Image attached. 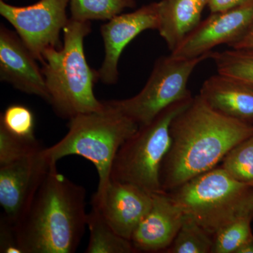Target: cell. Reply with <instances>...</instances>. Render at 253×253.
<instances>
[{
    "mask_svg": "<svg viewBox=\"0 0 253 253\" xmlns=\"http://www.w3.org/2000/svg\"><path fill=\"white\" fill-rule=\"evenodd\" d=\"M16 32L1 25L0 79L16 89L36 95L49 103V94L42 69Z\"/></svg>",
    "mask_w": 253,
    "mask_h": 253,
    "instance_id": "obj_13",
    "label": "cell"
},
{
    "mask_svg": "<svg viewBox=\"0 0 253 253\" xmlns=\"http://www.w3.org/2000/svg\"><path fill=\"white\" fill-rule=\"evenodd\" d=\"M70 0H40L26 6L0 1V14L11 23L37 61L50 48H61V31L68 21L66 8Z\"/></svg>",
    "mask_w": 253,
    "mask_h": 253,
    "instance_id": "obj_8",
    "label": "cell"
},
{
    "mask_svg": "<svg viewBox=\"0 0 253 253\" xmlns=\"http://www.w3.org/2000/svg\"><path fill=\"white\" fill-rule=\"evenodd\" d=\"M63 31V45L50 48L43 54V76L55 113L63 118L101 111L104 102L96 99L94 83L98 71L86 61L84 40L90 33L91 23L70 18Z\"/></svg>",
    "mask_w": 253,
    "mask_h": 253,
    "instance_id": "obj_3",
    "label": "cell"
},
{
    "mask_svg": "<svg viewBox=\"0 0 253 253\" xmlns=\"http://www.w3.org/2000/svg\"><path fill=\"white\" fill-rule=\"evenodd\" d=\"M0 126L15 136L27 139L36 138L34 115L24 105L12 104L6 108L1 115Z\"/></svg>",
    "mask_w": 253,
    "mask_h": 253,
    "instance_id": "obj_24",
    "label": "cell"
},
{
    "mask_svg": "<svg viewBox=\"0 0 253 253\" xmlns=\"http://www.w3.org/2000/svg\"><path fill=\"white\" fill-rule=\"evenodd\" d=\"M212 52L190 59H177L171 54L162 56L155 63L140 92L129 99L106 102L139 126H146L171 105L193 97L187 87L191 73L200 63L211 59Z\"/></svg>",
    "mask_w": 253,
    "mask_h": 253,
    "instance_id": "obj_7",
    "label": "cell"
},
{
    "mask_svg": "<svg viewBox=\"0 0 253 253\" xmlns=\"http://www.w3.org/2000/svg\"><path fill=\"white\" fill-rule=\"evenodd\" d=\"M86 226L89 231V241L85 253H137L131 241L113 230L94 205L91 204V211L87 213Z\"/></svg>",
    "mask_w": 253,
    "mask_h": 253,
    "instance_id": "obj_17",
    "label": "cell"
},
{
    "mask_svg": "<svg viewBox=\"0 0 253 253\" xmlns=\"http://www.w3.org/2000/svg\"><path fill=\"white\" fill-rule=\"evenodd\" d=\"M253 22V0L234 9L212 13L170 54L177 59H194L212 52L220 44L231 46L244 36Z\"/></svg>",
    "mask_w": 253,
    "mask_h": 253,
    "instance_id": "obj_9",
    "label": "cell"
},
{
    "mask_svg": "<svg viewBox=\"0 0 253 253\" xmlns=\"http://www.w3.org/2000/svg\"><path fill=\"white\" fill-rule=\"evenodd\" d=\"M221 167L236 180L253 186V135L231 149Z\"/></svg>",
    "mask_w": 253,
    "mask_h": 253,
    "instance_id": "obj_22",
    "label": "cell"
},
{
    "mask_svg": "<svg viewBox=\"0 0 253 253\" xmlns=\"http://www.w3.org/2000/svg\"><path fill=\"white\" fill-rule=\"evenodd\" d=\"M86 191L53 163L29 207L15 224L22 253H73L86 226Z\"/></svg>",
    "mask_w": 253,
    "mask_h": 253,
    "instance_id": "obj_2",
    "label": "cell"
},
{
    "mask_svg": "<svg viewBox=\"0 0 253 253\" xmlns=\"http://www.w3.org/2000/svg\"><path fill=\"white\" fill-rule=\"evenodd\" d=\"M212 244V236L194 218L185 214L180 229L165 253H211Z\"/></svg>",
    "mask_w": 253,
    "mask_h": 253,
    "instance_id": "obj_19",
    "label": "cell"
},
{
    "mask_svg": "<svg viewBox=\"0 0 253 253\" xmlns=\"http://www.w3.org/2000/svg\"><path fill=\"white\" fill-rule=\"evenodd\" d=\"M0 253H22L14 224L4 214L0 218Z\"/></svg>",
    "mask_w": 253,
    "mask_h": 253,
    "instance_id": "obj_25",
    "label": "cell"
},
{
    "mask_svg": "<svg viewBox=\"0 0 253 253\" xmlns=\"http://www.w3.org/2000/svg\"><path fill=\"white\" fill-rule=\"evenodd\" d=\"M230 47L233 49H253V22L244 36Z\"/></svg>",
    "mask_w": 253,
    "mask_h": 253,
    "instance_id": "obj_27",
    "label": "cell"
},
{
    "mask_svg": "<svg viewBox=\"0 0 253 253\" xmlns=\"http://www.w3.org/2000/svg\"><path fill=\"white\" fill-rule=\"evenodd\" d=\"M253 214L236 218L212 236L211 253H236L246 241L252 239Z\"/></svg>",
    "mask_w": 253,
    "mask_h": 253,
    "instance_id": "obj_21",
    "label": "cell"
},
{
    "mask_svg": "<svg viewBox=\"0 0 253 253\" xmlns=\"http://www.w3.org/2000/svg\"><path fill=\"white\" fill-rule=\"evenodd\" d=\"M170 135L160 174L164 192L215 168L231 149L253 135V126L223 116L199 94L174 118Z\"/></svg>",
    "mask_w": 253,
    "mask_h": 253,
    "instance_id": "obj_1",
    "label": "cell"
},
{
    "mask_svg": "<svg viewBox=\"0 0 253 253\" xmlns=\"http://www.w3.org/2000/svg\"><path fill=\"white\" fill-rule=\"evenodd\" d=\"M104 103L101 111L82 113L69 119L67 134L44 149L46 156L54 163L73 155L92 163L99 176L97 191L93 196L97 199L104 195L111 181L118 150L139 128L130 118Z\"/></svg>",
    "mask_w": 253,
    "mask_h": 253,
    "instance_id": "obj_4",
    "label": "cell"
},
{
    "mask_svg": "<svg viewBox=\"0 0 253 253\" xmlns=\"http://www.w3.org/2000/svg\"><path fill=\"white\" fill-rule=\"evenodd\" d=\"M236 253H253V237L243 244Z\"/></svg>",
    "mask_w": 253,
    "mask_h": 253,
    "instance_id": "obj_28",
    "label": "cell"
},
{
    "mask_svg": "<svg viewBox=\"0 0 253 253\" xmlns=\"http://www.w3.org/2000/svg\"><path fill=\"white\" fill-rule=\"evenodd\" d=\"M199 95L223 116L253 126V88L217 73L205 81Z\"/></svg>",
    "mask_w": 253,
    "mask_h": 253,
    "instance_id": "obj_15",
    "label": "cell"
},
{
    "mask_svg": "<svg viewBox=\"0 0 253 253\" xmlns=\"http://www.w3.org/2000/svg\"><path fill=\"white\" fill-rule=\"evenodd\" d=\"M184 212L167 192L153 194V204L133 234L136 252L165 253L180 229Z\"/></svg>",
    "mask_w": 253,
    "mask_h": 253,
    "instance_id": "obj_14",
    "label": "cell"
},
{
    "mask_svg": "<svg viewBox=\"0 0 253 253\" xmlns=\"http://www.w3.org/2000/svg\"><path fill=\"white\" fill-rule=\"evenodd\" d=\"M159 21V2H154L118 15L101 26L105 56L98 71L100 81L108 84L117 83L118 62L123 50L142 32L158 30Z\"/></svg>",
    "mask_w": 253,
    "mask_h": 253,
    "instance_id": "obj_11",
    "label": "cell"
},
{
    "mask_svg": "<svg viewBox=\"0 0 253 253\" xmlns=\"http://www.w3.org/2000/svg\"><path fill=\"white\" fill-rule=\"evenodd\" d=\"M208 0H162L159 1L157 31L172 51L201 23Z\"/></svg>",
    "mask_w": 253,
    "mask_h": 253,
    "instance_id": "obj_16",
    "label": "cell"
},
{
    "mask_svg": "<svg viewBox=\"0 0 253 253\" xmlns=\"http://www.w3.org/2000/svg\"><path fill=\"white\" fill-rule=\"evenodd\" d=\"M71 18L79 21H106L136 5L135 0H70Z\"/></svg>",
    "mask_w": 253,
    "mask_h": 253,
    "instance_id": "obj_20",
    "label": "cell"
},
{
    "mask_svg": "<svg viewBox=\"0 0 253 253\" xmlns=\"http://www.w3.org/2000/svg\"><path fill=\"white\" fill-rule=\"evenodd\" d=\"M43 149L36 138L27 139L15 136L0 126V166L16 162Z\"/></svg>",
    "mask_w": 253,
    "mask_h": 253,
    "instance_id": "obj_23",
    "label": "cell"
},
{
    "mask_svg": "<svg viewBox=\"0 0 253 253\" xmlns=\"http://www.w3.org/2000/svg\"><path fill=\"white\" fill-rule=\"evenodd\" d=\"M253 0H208V6L211 13L221 12L234 9Z\"/></svg>",
    "mask_w": 253,
    "mask_h": 253,
    "instance_id": "obj_26",
    "label": "cell"
},
{
    "mask_svg": "<svg viewBox=\"0 0 253 253\" xmlns=\"http://www.w3.org/2000/svg\"><path fill=\"white\" fill-rule=\"evenodd\" d=\"M217 73L253 89V49H233L212 52Z\"/></svg>",
    "mask_w": 253,
    "mask_h": 253,
    "instance_id": "obj_18",
    "label": "cell"
},
{
    "mask_svg": "<svg viewBox=\"0 0 253 253\" xmlns=\"http://www.w3.org/2000/svg\"><path fill=\"white\" fill-rule=\"evenodd\" d=\"M167 193L212 236L236 218L253 214V186L236 180L221 167Z\"/></svg>",
    "mask_w": 253,
    "mask_h": 253,
    "instance_id": "obj_5",
    "label": "cell"
},
{
    "mask_svg": "<svg viewBox=\"0 0 253 253\" xmlns=\"http://www.w3.org/2000/svg\"><path fill=\"white\" fill-rule=\"evenodd\" d=\"M91 204L99 208L113 230L131 241L151 210L153 194L132 184L111 180L101 198L93 196Z\"/></svg>",
    "mask_w": 253,
    "mask_h": 253,
    "instance_id": "obj_12",
    "label": "cell"
},
{
    "mask_svg": "<svg viewBox=\"0 0 253 253\" xmlns=\"http://www.w3.org/2000/svg\"><path fill=\"white\" fill-rule=\"evenodd\" d=\"M39 152L0 166V205L12 224L20 220L36 196L53 163Z\"/></svg>",
    "mask_w": 253,
    "mask_h": 253,
    "instance_id": "obj_10",
    "label": "cell"
},
{
    "mask_svg": "<svg viewBox=\"0 0 253 253\" xmlns=\"http://www.w3.org/2000/svg\"><path fill=\"white\" fill-rule=\"evenodd\" d=\"M193 98L171 105L152 122L139 126L118 150L111 180L132 184L151 194L163 192L160 174L170 147L171 123L191 104Z\"/></svg>",
    "mask_w": 253,
    "mask_h": 253,
    "instance_id": "obj_6",
    "label": "cell"
}]
</instances>
